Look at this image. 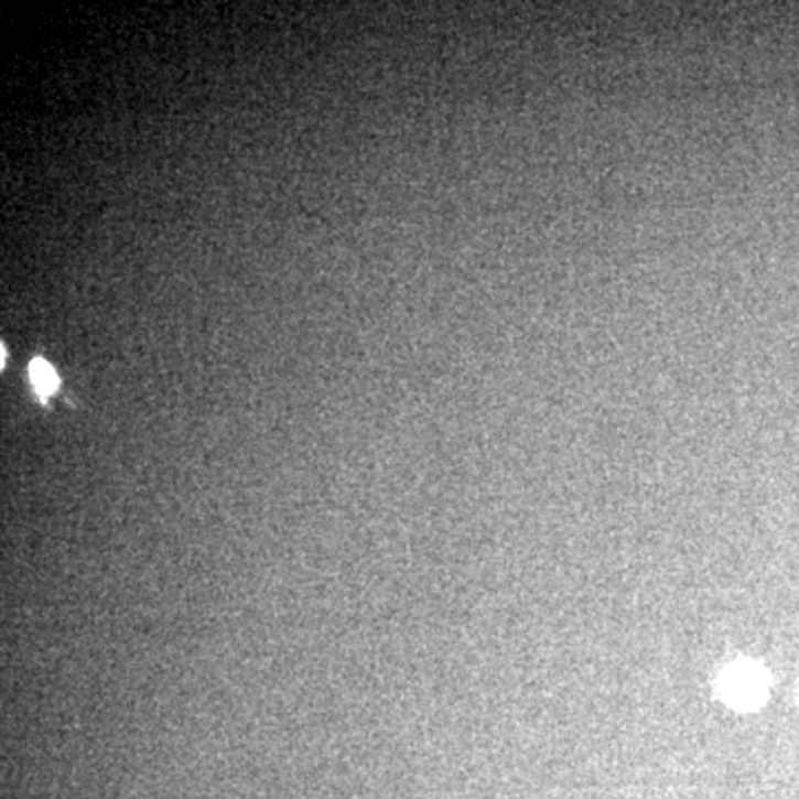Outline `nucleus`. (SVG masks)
<instances>
[{"mask_svg": "<svg viewBox=\"0 0 799 799\" xmlns=\"http://www.w3.org/2000/svg\"><path fill=\"white\" fill-rule=\"evenodd\" d=\"M722 693L731 706L755 709V706H759V702L766 693V682L757 667L737 665L726 671V676L722 680Z\"/></svg>", "mask_w": 799, "mask_h": 799, "instance_id": "nucleus-1", "label": "nucleus"}, {"mask_svg": "<svg viewBox=\"0 0 799 799\" xmlns=\"http://www.w3.org/2000/svg\"><path fill=\"white\" fill-rule=\"evenodd\" d=\"M30 378H32V382H34L36 391H39L43 398L52 396V393L58 389V376H56V371H54V369H52L45 360H41V358H36V360L32 363V367H30Z\"/></svg>", "mask_w": 799, "mask_h": 799, "instance_id": "nucleus-2", "label": "nucleus"}]
</instances>
